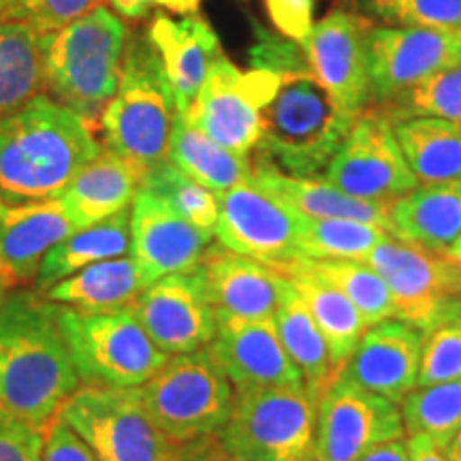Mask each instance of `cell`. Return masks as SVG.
I'll list each match as a JSON object with an SVG mask.
<instances>
[{
  "label": "cell",
  "instance_id": "obj_1",
  "mask_svg": "<svg viewBox=\"0 0 461 461\" xmlns=\"http://www.w3.org/2000/svg\"><path fill=\"white\" fill-rule=\"evenodd\" d=\"M79 384L60 305L11 288L0 299V406L45 431Z\"/></svg>",
  "mask_w": 461,
  "mask_h": 461
},
{
  "label": "cell",
  "instance_id": "obj_2",
  "mask_svg": "<svg viewBox=\"0 0 461 461\" xmlns=\"http://www.w3.org/2000/svg\"><path fill=\"white\" fill-rule=\"evenodd\" d=\"M99 131L50 95L0 118V203L58 199L101 154Z\"/></svg>",
  "mask_w": 461,
  "mask_h": 461
},
{
  "label": "cell",
  "instance_id": "obj_3",
  "mask_svg": "<svg viewBox=\"0 0 461 461\" xmlns=\"http://www.w3.org/2000/svg\"><path fill=\"white\" fill-rule=\"evenodd\" d=\"M129 26L107 5L41 34L45 95L101 132V115L118 90Z\"/></svg>",
  "mask_w": 461,
  "mask_h": 461
},
{
  "label": "cell",
  "instance_id": "obj_4",
  "mask_svg": "<svg viewBox=\"0 0 461 461\" xmlns=\"http://www.w3.org/2000/svg\"><path fill=\"white\" fill-rule=\"evenodd\" d=\"M177 109L158 51L146 31L131 32L118 90L101 115L103 148L141 167L169 158Z\"/></svg>",
  "mask_w": 461,
  "mask_h": 461
},
{
  "label": "cell",
  "instance_id": "obj_5",
  "mask_svg": "<svg viewBox=\"0 0 461 461\" xmlns=\"http://www.w3.org/2000/svg\"><path fill=\"white\" fill-rule=\"evenodd\" d=\"M355 120L312 73L282 75L278 92L263 112L257 152L288 176L319 177Z\"/></svg>",
  "mask_w": 461,
  "mask_h": 461
},
{
  "label": "cell",
  "instance_id": "obj_6",
  "mask_svg": "<svg viewBox=\"0 0 461 461\" xmlns=\"http://www.w3.org/2000/svg\"><path fill=\"white\" fill-rule=\"evenodd\" d=\"M137 391L149 419L176 445L216 436L235 403L233 384L207 348L169 357Z\"/></svg>",
  "mask_w": 461,
  "mask_h": 461
},
{
  "label": "cell",
  "instance_id": "obj_7",
  "mask_svg": "<svg viewBox=\"0 0 461 461\" xmlns=\"http://www.w3.org/2000/svg\"><path fill=\"white\" fill-rule=\"evenodd\" d=\"M319 400L308 389L235 393L222 447L241 461H314Z\"/></svg>",
  "mask_w": 461,
  "mask_h": 461
},
{
  "label": "cell",
  "instance_id": "obj_8",
  "mask_svg": "<svg viewBox=\"0 0 461 461\" xmlns=\"http://www.w3.org/2000/svg\"><path fill=\"white\" fill-rule=\"evenodd\" d=\"M60 327L82 384L137 389L169 361L131 310L82 314L60 305Z\"/></svg>",
  "mask_w": 461,
  "mask_h": 461
},
{
  "label": "cell",
  "instance_id": "obj_9",
  "mask_svg": "<svg viewBox=\"0 0 461 461\" xmlns=\"http://www.w3.org/2000/svg\"><path fill=\"white\" fill-rule=\"evenodd\" d=\"M60 417L99 461H173L177 451L143 408L140 391L79 384Z\"/></svg>",
  "mask_w": 461,
  "mask_h": 461
},
{
  "label": "cell",
  "instance_id": "obj_10",
  "mask_svg": "<svg viewBox=\"0 0 461 461\" xmlns=\"http://www.w3.org/2000/svg\"><path fill=\"white\" fill-rule=\"evenodd\" d=\"M280 79L282 75L263 68H241L222 51L180 115L221 146L250 157L261 141L263 112L278 92Z\"/></svg>",
  "mask_w": 461,
  "mask_h": 461
},
{
  "label": "cell",
  "instance_id": "obj_11",
  "mask_svg": "<svg viewBox=\"0 0 461 461\" xmlns=\"http://www.w3.org/2000/svg\"><path fill=\"white\" fill-rule=\"evenodd\" d=\"M325 180L348 197L389 207L419 186L397 143L393 122L374 105L350 126L327 165Z\"/></svg>",
  "mask_w": 461,
  "mask_h": 461
},
{
  "label": "cell",
  "instance_id": "obj_12",
  "mask_svg": "<svg viewBox=\"0 0 461 461\" xmlns=\"http://www.w3.org/2000/svg\"><path fill=\"white\" fill-rule=\"evenodd\" d=\"M406 438L393 402L338 372L322 391L316 414L314 461H361L384 442Z\"/></svg>",
  "mask_w": 461,
  "mask_h": 461
},
{
  "label": "cell",
  "instance_id": "obj_13",
  "mask_svg": "<svg viewBox=\"0 0 461 461\" xmlns=\"http://www.w3.org/2000/svg\"><path fill=\"white\" fill-rule=\"evenodd\" d=\"M299 224L302 216L265 193L252 177L218 194V244L278 274L302 258L297 248Z\"/></svg>",
  "mask_w": 461,
  "mask_h": 461
},
{
  "label": "cell",
  "instance_id": "obj_14",
  "mask_svg": "<svg viewBox=\"0 0 461 461\" xmlns=\"http://www.w3.org/2000/svg\"><path fill=\"white\" fill-rule=\"evenodd\" d=\"M372 28L370 17L336 9L314 22L302 41L310 73L353 118H359L372 105Z\"/></svg>",
  "mask_w": 461,
  "mask_h": 461
},
{
  "label": "cell",
  "instance_id": "obj_15",
  "mask_svg": "<svg viewBox=\"0 0 461 461\" xmlns=\"http://www.w3.org/2000/svg\"><path fill=\"white\" fill-rule=\"evenodd\" d=\"M387 285L395 303V319L428 333L448 312V258L391 233L367 255Z\"/></svg>",
  "mask_w": 461,
  "mask_h": 461
},
{
  "label": "cell",
  "instance_id": "obj_16",
  "mask_svg": "<svg viewBox=\"0 0 461 461\" xmlns=\"http://www.w3.org/2000/svg\"><path fill=\"white\" fill-rule=\"evenodd\" d=\"M461 65V32L374 26L370 32L372 105H380L448 67Z\"/></svg>",
  "mask_w": 461,
  "mask_h": 461
},
{
  "label": "cell",
  "instance_id": "obj_17",
  "mask_svg": "<svg viewBox=\"0 0 461 461\" xmlns=\"http://www.w3.org/2000/svg\"><path fill=\"white\" fill-rule=\"evenodd\" d=\"M129 310L149 339L169 357L203 350L216 336V314L194 272L157 280Z\"/></svg>",
  "mask_w": 461,
  "mask_h": 461
},
{
  "label": "cell",
  "instance_id": "obj_18",
  "mask_svg": "<svg viewBox=\"0 0 461 461\" xmlns=\"http://www.w3.org/2000/svg\"><path fill=\"white\" fill-rule=\"evenodd\" d=\"M214 240L146 188L132 201L131 257L146 286L165 276L194 272Z\"/></svg>",
  "mask_w": 461,
  "mask_h": 461
},
{
  "label": "cell",
  "instance_id": "obj_19",
  "mask_svg": "<svg viewBox=\"0 0 461 461\" xmlns=\"http://www.w3.org/2000/svg\"><path fill=\"white\" fill-rule=\"evenodd\" d=\"M207 353L224 372L235 393L257 389H303L302 372L286 355L274 319L216 321Z\"/></svg>",
  "mask_w": 461,
  "mask_h": 461
},
{
  "label": "cell",
  "instance_id": "obj_20",
  "mask_svg": "<svg viewBox=\"0 0 461 461\" xmlns=\"http://www.w3.org/2000/svg\"><path fill=\"white\" fill-rule=\"evenodd\" d=\"M425 333L400 319L367 327L353 357L342 367L344 376L400 406L417 389Z\"/></svg>",
  "mask_w": 461,
  "mask_h": 461
},
{
  "label": "cell",
  "instance_id": "obj_21",
  "mask_svg": "<svg viewBox=\"0 0 461 461\" xmlns=\"http://www.w3.org/2000/svg\"><path fill=\"white\" fill-rule=\"evenodd\" d=\"M194 274L216 321L274 319L280 286L276 269L222 246H210Z\"/></svg>",
  "mask_w": 461,
  "mask_h": 461
},
{
  "label": "cell",
  "instance_id": "obj_22",
  "mask_svg": "<svg viewBox=\"0 0 461 461\" xmlns=\"http://www.w3.org/2000/svg\"><path fill=\"white\" fill-rule=\"evenodd\" d=\"M146 34L163 62L177 113H184L222 54L221 39L199 14L180 17L157 14L149 20Z\"/></svg>",
  "mask_w": 461,
  "mask_h": 461
},
{
  "label": "cell",
  "instance_id": "obj_23",
  "mask_svg": "<svg viewBox=\"0 0 461 461\" xmlns=\"http://www.w3.org/2000/svg\"><path fill=\"white\" fill-rule=\"evenodd\" d=\"M79 230L60 201L0 203V278L11 288L37 280L43 257Z\"/></svg>",
  "mask_w": 461,
  "mask_h": 461
},
{
  "label": "cell",
  "instance_id": "obj_24",
  "mask_svg": "<svg viewBox=\"0 0 461 461\" xmlns=\"http://www.w3.org/2000/svg\"><path fill=\"white\" fill-rule=\"evenodd\" d=\"M146 167L118 157L103 148L92 163L75 176V180L58 197L77 229L107 221L129 210L141 190Z\"/></svg>",
  "mask_w": 461,
  "mask_h": 461
},
{
  "label": "cell",
  "instance_id": "obj_25",
  "mask_svg": "<svg viewBox=\"0 0 461 461\" xmlns=\"http://www.w3.org/2000/svg\"><path fill=\"white\" fill-rule=\"evenodd\" d=\"M252 180L302 218H350L376 224L393 233L389 205L348 197L325 177L288 176L261 157L252 169Z\"/></svg>",
  "mask_w": 461,
  "mask_h": 461
},
{
  "label": "cell",
  "instance_id": "obj_26",
  "mask_svg": "<svg viewBox=\"0 0 461 461\" xmlns=\"http://www.w3.org/2000/svg\"><path fill=\"white\" fill-rule=\"evenodd\" d=\"M393 235L445 255L461 235V180L419 184L391 205Z\"/></svg>",
  "mask_w": 461,
  "mask_h": 461
},
{
  "label": "cell",
  "instance_id": "obj_27",
  "mask_svg": "<svg viewBox=\"0 0 461 461\" xmlns=\"http://www.w3.org/2000/svg\"><path fill=\"white\" fill-rule=\"evenodd\" d=\"M146 282L132 257L107 258L68 276L43 293L50 302L82 314H107L129 310L146 291Z\"/></svg>",
  "mask_w": 461,
  "mask_h": 461
},
{
  "label": "cell",
  "instance_id": "obj_28",
  "mask_svg": "<svg viewBox=\"0 0 461 461\" xmlns=\"http://www.w3.org/2000/svg\"><path fill=\"white\" fill-rule=\"evenodd\" d=\"M131 255V207L107 221L79 229L43 257L34 288L45 293L90 265Z\"/></svg>",
  "mask_w": 461,
  "mask_h": 461
},
{
  "label": "cell",
  "instance_id": "obj_29",
  "mask_svg": "<svg viewBox=\"0 0 461 461\" xmlns=\"http://www.w3.org/2000/svg\"><path fill=\"white\" fill-rule=\"evenodd\" d=\"M274 321L286 355L302 372L305 389L321 397L331 378L336 376L330 361V350H327L325 338L316 327L308 305L303 303L293 282L282 274Z\"/></svg>",
  "mask_w": 461,
  "mask_h": 461
},
{
  "label": "cell",
  "instance_id": "obj_30",
  "mask_svg": "<svg viewBox=\"0 0 461 461\" xmlns=\"http://www.w3.org/2000/svg\"><path fill=\"white\" fill-rule=\"evenodd\" d=\"M169 160L194 182H199L201 186L210 188L216 194H222L238 184L248 182L252 177V169H255V163L248 154H238L221 146L205 132L194 129L180 113L173 120Z\"/></svg>",
  "mask_w": 461,
  "mask_h": 461
},
{
  "label": "cell",
  "instance_id": "obj_31",
  "mask_svg": "<svg viewBox=\"0 0 461 461\" xmlns=\"http://www.w3.org/2000/svg\"><path fill=\"white\" fill-rule=\"evenodd\" d=\"M393 131L419 184L461 180V122L408 118L395 122Z\"/></svg>",
  "mask_w": 461,
  "mask_h": 461
},
{
  "label": "cell",
  "instance_id": "obj_32",
  "mask_svg": "<svg viewBox=\"0 0 461 461\" xmlns=\"http://www.w3.org/2000/svg\"><path fill=\"white\" fill-rule=\"evenodd\" d=\"M282 276H286L293 282L303 303L308 305L316 327L325 338L333 372L338 374L359 346V339L367 330L366 321L357 312L355 305L327 282L314 278V276L297 267H288Z\"/></svg>",
  "mask_w": 461,
  "mask_h": 461
},
{
  "label": "cell",
  "instance_id": "obj_33",
  "mask_svg": "<svg viewBox=\"0 0 461 461\" xmlns=\"http://www.w3.org/2000/svg\"><path fill=\"white\" fill-rule=\"evenodd\" d=\"M45 95L41 34L0 17V118Z\"/></svg>",
  "mask_w": 461,
  "mask_h": 461
},
{
  "label": "cell",
  "instance_id": "obj_34",
  "mask_svg": "<svg viewBox=\"0 0 461 461\" xmlns=\"http://www.w3.org/2000/svg\"><path fill=\"white\" fill-rule=\"evenodd\" d=\"M389 235L387 229L350 218H302L297 248L302 258L310 261L363 263Z\"/></svg>",
  "mask_w": 461,
  "mask_h": 461
},
{
  "label": "cell",
  "instance_id": "obj_35",
  "mask_svg": "<svg viewBox=\"0 0 461 461\" xmlns=\"http://www.w3.org/2000/svg\"><path fill=\"white\" fill-rule=\"evenodd\" d=\"M291 267L314 276L336 288L355 305L357 312L366 321V327L395 319V303L387 285L380 276L359 261H310L299 258ZM286 272V269H285Z\"/></svg>",
  "mask_w": 461,
  "mask_h": 461
},
{
  "label": "cell",
  "instance_id": "obj_36",
  "mask_svg": "<svg viewBox=\"0 0 461 461\" xmlns=\"http://www.w3.org/2000/svg\"><path fill=\"white\" fill-rule=\"evenodd\" d=\"M406 436L425 434L445 448L461 431V380L417 387L400 403Z\"/></svg>",
  "mask_w": 461,
  "mask_h": 461
},
{
  "label": "cell",
  "instance_id": "obj_37",
  "mask_svg": "<svg viewBox=\"0 0 461 461\" xmlns=\"http://www.w3.org/2000/svg\"><path fill=\"white\" fill-rule=\"evenodd\" d=\"M374 107H378L393 124L408 118H440L461 122V65L429 75L412 88Z\"/></svg>",
  "mask_w": 461,
  "mask_h": 461
},
{
  "label": "cell",
  "instance_id": "obj_38",
  "mask_svg": "<svg viewBox=\"0 0 461 461\" xmlns=\"http://www.w3.org/2000/svg\"><path fill=\"white\" fill-rule=\"evenodd\" d=\"M141 188L167 201L190 224L214 235L218 222V194L194 182L169 158L148 167Z\"/></svg>",
  "mask_w": 461,
  "mask_h": 461
},
{
  "label": "cell",
  "instance_id": "obj_39",
  "mask_svg": "<svg viewBox=\"0 0 461 461\" xmlns=\"http://www.w3.org/2000/svg\"><path fill=\"white\" fill-rule=\"evenodd\" d=\"M363 7L387 26L461 32V0H363Z\"/></svg>",
  "mask_w": 461,
  "mask_h": 461
},
{
  "label": "cell",
  "instance_id": "obj_40",
  "mask_svg": "<svg viewBox=\"0 0 461 461\" xmlns=\"http://www.w3.org/2000/svg\"><path fill=\"white\" fill-rule=\"evenodd\" d=\"M448 380H461V314L453 310L425 333L417 387Z\"/></svg>",
  "mask_w": 461,
  "mask_h": 461
},
{
  "label": "cell",
  "instance_id": "obj_41",
  "mask_svg": "<svg viewBox=\"0 0 461 461\" xmlns=\"http://www.w3.org/2000/svg\"><path fill=\"white\" fill-rule=\"evenodd\" d=\"M101 3L103 0H5L0 17L24 22L39 34H48L88 14Z\"/></svg>",
  "mask_w": 461,
  "mask_h": 461
},
{
  "label": "cell",
  "instance_id": "obj_42",
  "mask_svg": "<svg viewBox=\"0 0 461 461\" xmlns=\"http://www.w3.org/2000/svg\"><path fill=\"white\" fill-rule=\"evenodd\" d=\"M248 56H250L252 68H263V71L278 75L310 73L302 43L265 31L261 24L255 26V43L250 45Z\"/></svg>",
  "mask_w": 461,
  "mask_h": 461
},
{
  "label": "cell",
  "instance_id": "obj_43",
  "mask_svg": "<svg viewBox=\"0 0 461 461\" xmlns=\"http://www.w3.org/2000/svg\"><path fill=\"white\" fill-rule=\"evenodd\" d=\"M45 431L0 406V461H43Z\"/></svg>",
  "mask_w": 461,
  "mask_h": 461
},
{
  "label": "cell",
  "instance_id": "obj_44",
  "mask_svg": "<svg viewBox=\"0 0 461 461\" xmlns=\"http://www.w3.org/2000/svg\"><path fill=\"white\" fill-rule=\"evenodd\" d=\"M265 11L282 37L302 43L314 26L316 0H263Z\"/></svg>",
  "mask_w": 461,
  "mask_h": 461
},
{
  "label": "cell",
  "instance_id": "obj_45",
  "mask_svg": "<svg viewBox=\"0 0 461 461\" xmlns=\"http://www.w3.org/2000/svg\"><path fill=\"white\" fill-rule=\"evenodd\" d=\"M43 461H99L86 442L58 414L45 429Z\"/></svg>",
  "mask_w": 461,
  "mask_h": 461
},
{
  "label": "cell",
  "instance_id": "obj_46",
  "mask_svg": "<svg viewBox=\"0 0 461 461\" xmlns=\"http://www.w3.org/2000/svg\"><path fill=\"white\" fill-rule=\"evenodd\" d=\"M109 7L113 9V14H118L122 20H143L152 14L154 9H167L171 14H197L193 0H109Z\"/></svg>",
  "mask_w": 461,
  "mask_h": 461
},
{
  "label": "cell",
  "instance_id": "obj_47",
  "mask_svg": "<svg viewBox=\"0 0 461 461\" xmlns=\"http://www.w3.org/2000/svg\"><path fill=\"white\" fill-rule=\"evenodd\" d=\"M173 461H241L233 457L227 448L222 447L218 436H205L199 440L186 442V445H177L176 457Z\"/></svg>",
  "mask_w": 461,
  "mask_h": 461
},
{
  "label": "cell",
  "instance_id": "obj_48",
  "mask_svg": "<svg viewBox=\"0 0 461 461\" xmlns=\"http://www.w3.org/2000/svg\"><path fill=\"white\" fill-rule=\"evenodd\" d=\"M408 440V453H411V461H448L445 448L431 440L425 434H412L406 438Z\"/></svg>",
  "mask_w": 461,
  "mask_h": 461
},
{
  "label": "cell",
  "instance_id": "obj_49",
  "mask_svg": "<svg viewBox=\"0 0 461 461\" xmlns=\"http://www.w3.org/2000/svg\"><path fill=\"white\" fill-rule=\"evenodd\" d=\"M361 461H411L408 440L406 438H400V440L384 442V445H380L367 453Z\"/></svg>",
  "mask_w": 461,
  "mask_h": 461
},
{
  "label": "cell",
  "instance_id": "obj_50",
  "mask_svg": "<svg viewBox=\"0 0 461 461\" xmlns=\"http://www.w3.org/2000/svg\"><path fill=\"white\" fill-rule=\"evenodd\" d=\"M448 293L451 299H461V263L448 261Z\"/></svg>",
  "mask_w": 461,
  "mask_h": 461
},
{
  "label": "cell",
  "instance_id": "obj_51",
  "mask_svg": "<svg viewBox=\"0 0 461 461\" xmlns=\"http://www.w3.org/2000/svg\"><path fill=\"white\" fill-rule=\"evenodd\" d=\"M445 453L448 461H461V431L453 436V440L445 447Z\"/></svg>",
  "mask_w": 461,
  "mask_h": 461
},
{
  "label": "cell",
  "instance_id": "obj_52",
  "mask_svg": "<svg viewBox=\"0 0 461 461\" xmlns=\"http://www.w3.org/2000/svg\"><path fill=\"white\" fill-rule=\"evenodd\" d=\"M445 257L448 261H455V263H461V235L457 240L453 241L451 246H448V250L445 252Z\"/></svg>",
  "mask_w": 461,
  "mask_h": 461
},
{
  "label": "cell",
  "instance_id": "obj_53",
  "mask_svg": "<svg viewBox=\"0 0 461 461\" xmlns=\"http://www.w3.org/2000/svg\"><path fill=\"white\" fill-rule=\"evenodd\" d=\"M448 310H453V312L461 314V299H451V303H448Z\"/></svg>",
  "mask_w": 461,
  "mask_h": 461
},
{
  "label": "cell",
  "instance_id": "obj_54",
  "mask_svg": "<svg viewBox=\"0 0 461 461\" xmlns=\"http://www.w3.org/2000/svg\"><path fill=\"white\" fill-rule=\"evenodd\" d=\"M7 291H11V286L3 278H0V299L7 295Z\"/></svg>",
  "mask_w": 461,
  "mask_h": 461
},
{
  "label": "cell",
  "instance_id": "obj_55",
  "mask_svg": "<svg viewBox=\"0 0 461 461\" xmlns=\"http://www.w3.org/2000/svg\"><path fill=\"white\" fill-rule=\"evenodd\" d=\"M3 9H5V0H0V14H3Z\"/></svg>",
  "mask_w": 461,
  "mask_h": 461
},
{
  "label": "cell",
  "instance_id": "obj_56",
  "mask_svg": "<svg viewBox=\"0 0 461 461\" xmlns=\"http://www.w3.org/2000/svg\"><path fill=\"white\" fill-rule=\"evenodd\" d=\"M193 3H194V7H197V9H199V5H201V0H193Z\"/></svg>",
  "mask_w": 461,
  "mask_h": 461
}]
</instances>
